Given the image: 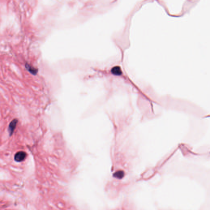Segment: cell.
I'll return each instance as SVG.
<instances>
[{"label": "cell", "mask_w": 210, "mask_h": 210, "mask_svg": "<svg viewBox=\"0 0 210 210\" xmlns=\"http://www.w3.org/2000/svg\"><path fill=\"white\" fill-rule=\"evenodd\" d=\"M27 154L23 151H19L16 153L14 156L15 161L17 162L23 161L26 158Z\"/></svg>", "instance_id": "1"}, {"label": "cell", "mask_w": 210, "mask_h": 210, "mask_svg": "<svg viewBox=\"0 0 210 210\" xmlns=\"http://www.w3.org/2000/svg\"><path fill=\"white\" fill-rule=\"evenodd\" d=\"M25 68L30 73L34 75H36L38 73V69L31 66L30 65L26 63L25 64Z\"/></svg>", "instance_id": "4"}, {"label": "cell", "mask_w": 210, "mask_h": 210, "mask_svg": "<svg viewBox=\"0 0 210 210\" xmlns=\"http://www.w3.org/2000/svg\"><path fill=\"white\" fill-rule=\"evenodd\" d=\"M18 122V119H15L12 120L9 123L8 126V129L9 136H11L13 134L15 130L16 129Z\"/></svg>", "instance_id": "2"}, {"label": "cell", "mask_w": 210, "mask_h": 210, "mask_svg": "<svg viewBox=\"0 0 210 210\" xmlns=\"http://www.w3.org/2000/svg\"><path fill=\"white\" fill-rule=\"evenodd\" d=\"M111 73L116 76H120L122 74V71L121 68L119 66H116L112 68L111 70Z\"/></svg>", "instance_id": "3"}, {"label": "cell", "mask_w": 210, "mask_h": 210, "mask_svg": "<svg viewBox=\"0 0 210 210\" xmlns=\"http://www.w3.org/2000/svg\"><path fill=\"white\" fill-rule=\"evenodd\" d=\"M124 175V173L123 171H117L116 173V175L118 176L119 177H121L123 176Z\"/></svg>", "instance_id": "5"}]
</instances>
